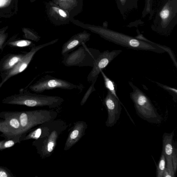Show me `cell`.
<instances>
[{
	"mask_svg": "<svg viewBox=\"0 0 177 177\" xmlns=\"http://www.w3.org/2000/svg\"><path fill=\"white\" fill-rule=\"evenodd\" d=\"M20 136H18L16 137L14 139V138L12 139H8L0 141V151L11 148V147L14 146L15 143H17V141H19V140L17 141V139L16 140V139L18 138H20Z\"/></svg>",
	"mask_w": 177,
	"mask_h": 177,
	"instance_id": "obj_19",
	"label": "cell"
},
{
	"mask_svg": "<svg viewBox=\"0 0 177 177\" xmlns=\"http://www.w3.org/2000/svg\"><path fill=\"white\" fill-rule=\"evenodd\" d=\"M65 143L64 150L68 151L80 141L84 136L88 125L84 121H78L73 123Z\"/></svg>",
	"mask_w": 177,
	"mask_h": 177,
	"instance_id": "obj_11",
	"label": "cell"
},
{
	"mask_svg": "<svg viewBox=\"0 0 177 177\" xmlns=\"http://www.w3.org/2000/svg\"><path fill=\"white\" fill-rule=\"evenodd\" d=\"M101 73L102 76L103 80H104L106 88L108 89V91L111 92L113 95H114L117 98L120 100L117 95L116 86L114 82L108 77L104 72L102 71V70L101 71Z\"/></svg>",
	"mask_w": 177,
	"mask_h": 177,
	"instance_id": "obj_16",
	"label": "cell"
},
{
	"mask_svg": "<svg viewBox=\"0 0 177 177\" xmlns=\"http://www.w3.org/2000/svg\"><path fill=\"white\" fill-rule=\"evenodd\" d=\"M58 41V39H56L44 44L33 47L31 50L25 53L21 61L14 68L9 71L3 73L2 81L0 83V88L10 78L24 71L27 68L37 52L45 47L55 44Z\"/></svg>",
	"mask_w": 177,
	"mask_h": 177,
	"instance_id": "obj_8",
	"label": "cell"
},
{
	"mask_svg": "<svg viewBox=\"0 0 177 177\" xmlns=\"http://www.w3.org/2000/svg\"><path fill=\"white\" fill-rule=\"evenodd\" d=\"M103 103L108 112V118L105 123L107 127L112 128L118 121L121 113L122 105L131 121L135 125L131 116L122 103L109 91H108L107 94L103 100Z\"/></svg>",
	"mask_w": 177,
	"mask_h": 177,
	"instance_id": "obj_7",
	"label": "cell"
},
{
	"mask_svg": "<svg viewBox=\"0 0 177 177\" xmlns=\"http://www.w3.org/2000/svg\"><path fill=\"white\" fill-rule=\"evenodd\" d=\"M8 45L10 46L15 47L24 48L26 47H34L35 44L31 41L28 40H19L15 41H10L6 43L4 46Z\"/></svg>",
	"mask_w": 177,
	"mask_h": 177,
	"instance_id": "obj_17",
	"label": "cell"
},
{
	"mask_svg": "<svg viewBox=\"0 0 177 177\" xmlns=\"http://www.w3.org/2000/svg\"><path fill=\"white\" fill-rule=\"evenodd\" d=\"M57 120L45 122L33 129L26 135L24 140L37 139L43 138L49 134L56 124Z\"/></svg>",
	"mask_w": 177,
	"mask_h": 177,
	"instance_id": "obj_13",
	"label": "cell"
},
{
	"mask_svg": "<svg viewBox=\"0 0 177 177\" xmlns=\"http://www.w3.org/2000/svg\"><path fill=\"white\" fill-rule=\"evenodd\" d=\"M6 2L5 0H0V6L4 5Z\"/></svg>",
	"mask_w": 177,
	"mask_h": 177,
	"instance_id": "obj_29",
	"label": "cell"
},
{
	"mask_svg": "<svg viewBox=\"0 0 177 177\" xmlns=\"http://www.w3.org/2000/svg\"><path fill=\"white\" fill-rule=\"evenodd\" d=\"M8 36V33H5V30L0 31V49L4 48Z\"/></svg>",
	"mask_w": 177,
	"mask_h": 177,
	"instance_id": "obj_24",
	"label": "cell"
},
{
	"mask_svg": "<svg viewBox=\"0 0 177 177\" xmlns=\"http://www.w3.org/2000/svg\"><path fill=\"white\" fill-rule=\"evenodd\" d=\"M10 174L2 167H0V177H11Z\"/></svg>",
	"mask_w": 177,
	"mask_h": 177,
	"instance_id": "obj_25",
	"label": "cell"
},
{
	"mask_svg": "<svg viewBox=\"0 0 177 177\" xmlns=\"http://www.w3.org/2000/svg\"><path fill=\"white\" fill-rule=\"evenodd\" d=\"M89 39V36L87 34H82L74 37L63 45L61 55L65 56L81 45L83 43H85Z\"/></svg>",
	"mask_w": 177,
	"mask_h": 177,
	"instance_id": "obj_14",
	"label": "cell"
},
{
	"mask_svg": "<svg viewBox=\"0 0 177 177\" xmlns=\"http://www.w3.org/2000/svg\"><path fill=\"white\" fill-rule=\"evenodd\" d=\"M25 55L19 54L7 55L0 62V71L3 73L11 70L21 61Z\"/></svg>",
	"mask_w": 177,
	"mask_h": 177,
	"instance_id": "obj_15",
	"label": "cell"
},
{
	"mask_svg": "<svg viewBox=\"0 0 177 177\" xmlns=\"http://www.w3.org/2000/svg\"><path fill=\"white\" fill-rule=\"evenodd\" d=\"M172 160L174 172V174L177 169V143L176 142L173 141V153Z\"/></svg>",
	"mask_w": 177,
	"mask_h": 177,
	"instance_id": "obj_21",
	"label": "cell"
},
{
	"mask_svg": "<svg viewBox=\"0 0 177 177\" xmlns=\"http://www.w3.org/2000/svg\"><path fill=\"white\" fill-rule=\"evenodd\" d=\"M4 121L0 122V131L10 138L22 136L20 122L16 112L5 113Z\"/></svg>",
	"mask_w": 177,
	"mask_h": 177,
	"instance_id": "obj_10",
	"label": "cell"
},
{
	"mask_svg": "<svg viewBox=\"0 0 177 177\" xmlns=\"http://www.w3.org/2000/svg\"><path fill=\"white\" fill-rule=\"evenodd\" d=\"M129 84L133 89L130 96L133 103L136 114L142 119L153 124H160L162 118L151 100L144 92L131 81Z\"/></svg>",
	"mask_w": 177,
	"mask_h": 177,
	"instance_id": "obj_2",
	"label": "cell"
},
{
	"mask_svg": "<svg viewBox=\"0 0 177 177\" xmlns=\"http://www.w3.org/2000/svg\"><path fill=\"white\" fill-rule=\"evenodd\" d=\"M64 100L61 97L42 95L22 92L7 97L3 100L4 104L25 106L29 107H48L55 109L60 106Z\"/></svg>",
	"mask_w": 177,
	"mask_h": 177,
	"instance_id": "obj_1",
	"label": "cell"
},
{
	"mask_svg": "<svg viewBox=\"0 0 177 177\" xmlns=\"http://www.w3.org/2000/svg\"><path fill=\"white\" fill-rule=\"evenodd\" d=\"M23 31L24 33L25 38L26 39L36 42H38L39 40L38 37L34 35L28 29L25 28L23 29Z\"/></svg>",
	"mask_w": 177,
	"mask_h": 177,
	"instance_id": "obj_23",
	"label": "cell"
},
{
	"mask_svg": "<svg viewBox=\"0 0 177 177\" xmlns=\"http://www.w3.org/2000/svg\"><path fill=\"white\" fill-rule=\"evenodd\" d=\"M68 128V125L61 119L57 120L55 125L49 134L43 138L35 140L33 142L41 158L45 159L50 157L57 145L58 140Z\"/></svg>",
	"mask_w": 177,
	"mask_h": 177,
	"instance_id": "obj_3",
	"label": "cell"
},
{
	"mask_svg": "<svg viewBox=\"0 0 177 177\" xmlns=\"http://www.w3.org/2000/svg\"><path fill=\"white\" fill-rule=\"evenodd\" d=\"M77 87L76 85L65 80L48 75L30 86L29 88L35 93H41L45 91L57 88L71 90Z\"/></svg>",
	"mask_w": 177,
	"mask_h": 177,
	"instance_id": "obj_6",
	"label": "cell"
},
{
	"mask_svg": "<svg viewBox=\"0 0 177 177\" xmlns=\"http://www.w3.org/2000/svg\"><path fill=\"white\" fill-rule=\"evenodd\" d=\"M122 52L121 50H115L111 52L107 50L100 53L88 75V81L92 82L97 80L101 71Z\"/></svg>",
	"mask_w": 177,
	"mask_h": 177,
	"instance_id": "obj_9",
	"label": "cell"
},
{
	"mask_svg": "<svg viewBox=\"0 0 177 177\" xmlns=\"http://www.w3.org/2000/svg\"><path fill=\"white\" fill-rule=\"evenodd\" d=\"M169 11L168 9H165L160 14L161 18L163 19L168 18L169 15Z\"/></svg>",
	"mask_w": 177,
	"mask_h": 177,
	"instance_id": "obj_26",
	"label": "cell"
},
{
	"mask_svg": "<svg viewBox=\"0 0 177 177\" xmlns=\"http://www.w3.org/2000/svg\"><path fill=\"white\" fill-rule=\"evenodd\" d=\"M174 131L170 133H165L163 136L162 152L164 153L166 161V168L168 169L172 174L175 177L174 172L172 156L173 153V141Z\"/></svg>",
	"mask_w": 177,
	"mask_h": 177,
	"instance_id": "obj_12",
	"label": "cell"
},
{
	"mask_svg": "<svg viewBox=\"0 0 177 177\" xmlns=\"http://www.w3.org/2000/svg\"><path fill=\"white\" fill-rule=\"evenodd\" d=\"M59 13L60 15L63 17L65 18L66 16V13L64 11L62 10H59Z\"/></svg>",
	"mask_w": 177,
	"mask_h": 177,
	"instance_id": "obj_28",
	"label": "cell"
},
{
	"mask_svg": "<svg viewBox=\"0 0 177 177\" xmlns=\"http://www.w3.org/2000/svg\"><path fill=\"white\" fill-rule=\"evenodd\" d=\"M163 177H174L169 170L166 168Z\"/></svg>",
	"mask_w": 177,
	"mask_h": 177,
	"instance_id": "obj_27",
	"label": "cell"
},
{
	"mask_svg": "<svg viewBox=\"0 0 177 177\" xmlns=\"http://www.w3.org/2000/svg\"><path fill=\"white\" fill-rule=\"evenodd\" d=\"M16 112L20 122L22 135L30 132L37 126L55 120L58 115L57 112L53 110L39 109Z\"/></svg>",
	"mask_w": 177,
	"mask_h": 177,
	"instance_id": "obj_4",
	"label": "cell"
},
{
	"mask_svg": "<svg viewBox=\"0 0 177 177\" xmlns=\"http://www.w3.org/2000/svg\"><path fill=\"white\" fill-rule=\"evenodd\" d=\"M156 84L165 90L169 92L173 97L174 102H176L177 101V90L176 88L171 87L168 86L163 85L159 82H155Z\"/></svg>",
	"mask_w": 177,
	"mask_h": 177,
	"instance_id": "obj_20",
	"label": "cell"
},
{
	"mask_svg": "<svg viewBox=\"0 0 177 177\" xmlns=\"http://www.w3.org/2000/svg\"><path fill=\"white\" fill-rule=\"evenodd\" d=\"M96 81V80H95V81L92 82V84L84 96H83L81 103V106L85 104L87 101L90 96L91 94V93L93 92L96 91V89L94 87V85Z\"/></svg>",
	"mask_w": 177,
	"mask_h": 177,
	"instance_id": "obj_22",
	"label": "cell"
},
{
	"mask_svg": "<svg viewBox=\"0 0 177 177\" xmlns=\"http://www.w3.org/2000/svg\"><path fill=\"white\" fill-rule=\"evenodd\" d=\"M101 52L99 50L89 48L83 43L75 50L64 56L63 64L66 66H91L94 65L96 60Z\"/></svg>",
	"mask_w": 177,
	"mask_h": 177,
	"instance_id": "obj_5",
	"label": "cell"
},
{
	"mask_svg": "<svg viewBox=\"0 0 177 177\" xmlns=\"http://www.w3.org/2000/svg\"><path fill=\"white\" fill-rule=\"evenodd\" d=\"M156 176L163 177L166 168V161L164 153L162 151L158 164L157 166Z\"/></svg>",
	"mask_w": 177,
	"mask_h": 177,
	"instance_id": "obj_18",
	"label": "cell"
}]
</instances>
